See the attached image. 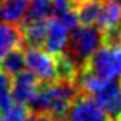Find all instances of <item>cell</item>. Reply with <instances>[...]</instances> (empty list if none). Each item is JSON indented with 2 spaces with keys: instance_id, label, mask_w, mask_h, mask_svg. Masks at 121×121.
I'll use <instances>...</instances> for the list:
<instances>
[{
  "instance_id": "cell-4",
  "label": "cell",
  "mask_w": 121,
  "mask_h": 121,
  "mask_svg": "<svg viewBox=\"0 0 121 121\" xmlns=\"http://www.w3.org/2000/svg\"><path fill=\"white\" fill-rule=\"evenodd\" d=\"M24 55H25V66L35 75L39 83H52L58 80L55 55L41 50L40 47H28Z\"/></svg>"
},
{
  "instance_id": "cell-16",
  "label": "cell",
  "mask_w": 121,
  "mask_h": 121,
  "mask_svg": "<svg viewBox=\"0 0 121 121\" xmlns=\"http://www.w3.org/2000/svg\"><path fill=\"white\" fill-rule=\"evenodd\" d=\"M50 12V0H30L27 18H47ZM25 18V19H27Z\"/></svg>"
},
{
  "instance_id": "cell-11",
  "label": "cell",
  "mask_w": 121,
  "mask_h": 121,
  "mask_svg": "<svg viewBox=\"0 0 121 121\" xmlns=\"http://www.w3.org/2000/svg\"><path fill=\"white\" fill-rule=\"evenodd\" d=\"M30 0H0V19L9 24H21L27 18Z\"/></svg>"
},
{
  "instance_id": "cell-21",
  "label": "cell",
  "mask_w": 121,
  "mask_h": 121,
  "mask_svg": "<svg viewBox=\"0 0 121 121\" xmlns=\"http://www.w3.org/2000/svg\"><path fill=\"white\" fill-rule=\"evenodd\" d=\"M120 83H121V78H120Z\"/></svg>"
},
{
  "instance_id": "cell-9",
  "label": "cell",
  "mask_w": 121,
  "mask_h": 121,
  "mask_svg": "<svg viewBox=\"0 0 121 121\" xmlns=\"http://www.w3.org/2000/svg\"><path fill=\"white\" fill-rule=\"evenodd\" d=\"M22 43L27 47H41L44 43L47 18H34V19H24L21 22Z\"/></svg>"
},
{
  "instance_id": "cell-6",
  "label": "cell",
  "mask_w": 121,
  "mask_h": 121,
  "mask_svg": "<svg viewBox=\"0 0 121 121\" xmlns=\"http://www.w3.org/2000/svg\"><path fill=\"white\" fill-rule=\"evenodd\" d=\"M93 98L111 121H121V83L120 78L108 81Z\"/></svg>"
},
{
  "instance_id": "cell-18",
  "label": "cell",
  "mask_w": 121,
  "mask_h": 121,
  "mask_svg": "<svg viewBox=\"0 0 121 121\" xmlns=\"http://www.w3.org/2000/svg\"><path fill=\"white\" fill-rule=\"evenodd\" d=\"M12 90V77L0 69V99L10 95Z\"/></svg>"
},
{
  "instance_id": "cell-7",
  "label": "cell",
  "mask_w": 121,
  "mask_h": 121,
  "mask_svg": "<svg viewBox=\"0 0 121 121\" xmlns=\"http://www.w3.org/2000/svg\"><path fill=\"white\" fill-rule=\"evenodd\" d=\"M69 37V30L66 28L62 21L56 16L47 18V30H46V37L43 47L47 53L50 55H59L62 53L68 43Z\"/></svg>"
},
{
  "instance_id": "cell-2",
  "label": "cell",
  "mask_w": 121,
  "mask_h": 121,
  "mask_svg": "<svg viewBox=\"0 0 121 121\" xmlns=\"http://www.w3.org/2000/svg\"><path fill=\"white\" fill-rule=\"evenodd\" d=\"M102 46V31L96 25H77L71 30L65 53L80 71L92 55Z\"/></svg>"
},
{
  "instance_id": "cell-15",
  "label": "cell",
  "mask_w": 121,
  "mask_h": 121,
  "mask_svg": "<svg viewBox=\"0 0 121 121\" xmlns=\"http://www.w3.org/2000/svg\"><path fill=\"white\" fill-rule=\"evenodd\" d=\"M28 109L25 105L13 102L8 109L0 112V121H27Z\"/></svg>"
},
{
  "instance_id": "cell-13",
  "label": "cell",
  "mask_w": 121,
  "mask_h": 121,
  "mask_svg": "<svg viewBox=\"0 0 121 121\" xmlns=\"http://www.w3.org/2000/svg\"><path fill=\"white\" fill-rule=\"evenodd\" d=\"M25 68H27L25 66V55H24V50L19 49V47L8 52L0 59V69L4 71L6 74H9L10 77L21 74Z\"/></svg>"
},
{
  "instance_id": "cell-19",
  "label": "cell",
  "mask_w": 121,
  "mask_h": 121,
  "mask_svg": "<svg viewBox=\"0 0 121 121\" xmlns=\"http://www.w3.org/2000/svg\"><path fill=\"white\" fill-rule=\"evenodd\" d=\"M27 121H58L49 112H39V111H28Z\"/></svg>"
},
{
  "instance_id": "cell-12",
  "label": "cell",
  "mask_w": 121,
  "mask_h": 121,
  "mask_svg": "<svg viewBox=\"0 0 121 121\" xmlns=\"http://www.w3.org/2000/svg\"><path fill=\"white\" fill-rule=\"evenodd\" d=\"M22 44V33L16 24L0 22V59Z\"/></svg>"
},
{
  "instance_id": "cell-3",
  "label": "cell",
  "mask_w": 121,
  "mask_h": 121,
  "mask_svg": "<svg viewBox=\"0 0 121 121\" xmlns=\"http://www.w3.org/2000/svg\"><path fill=\"white\" fill-rule=\"evenodd\" d=\"M81 69H87L104 81L121 78V44H102Z\"/></svg>"
},
{
  "instance_id": "cell-1",
  "label": "cell",
  "mask_w": 121,
  "mask_h": 121,
  "mask_svg": "<svg viewBox=\"0 0 121 121\" xmlns=\"http://www.w3.org/2000/svg\"><path fill=\"white\" fill-rule=\"evenodd\" d=\"M78 93L80 90L74 81L56 80L52 83H40L28 106L30 111L49 112L58 121H62Z\"/></svg>"
},
{
  "instance_id": "cell-5",
  "label": "cell",
  "mask_w": 121,
  "mask_h": 121,
  "mask_svg": "<svg viewBox=\"0 0 121 121\" xmlns=\"http://www.w3.org/2000/svg\"><path fill=\"white\" fill-rule=\"evenodd\" d=\"M62 121H111L92 95L78 93Z\"/></svg>"
},
{
  "instance_id": "cell-20",
  "label": "cell",
  "mask_w": 121,
  "mask_h": 121,
  "mask_svg": "<svg viewBox=\"0 0 121 121\" xmlns=\"http://www.w3.org/2000/svg\"><path fill=\"white\" fill-rule=\"evenodd\" d=\"M93 2H100L102 3V2H105V0H93Z\"/></svg>"
},
{
  "instance_id": "cell-17",
  "label": "cell",
  "mask_w": 121,
  "mask_h": 121,
  "mask_svg": "<svg viewBox=\"0 0 121 121\" xmlns=\"http://www.w3.org/2000/svg\"><path fill=\"white\" fill-rule=\"evenodd\" d=\"M80 0H50V12L53 16H60L66 12L75 10Z\"/></svg>"
},
{
  "instance_id": "cell-8",
  "label": "cell",
  "mask_w": 121,
  "mask_h": 121,
  "mask_svg": "<svg viewBox=\"0 0 121 121\" xmlns=\"http://www.w3.org/2000/svg\"><path fill=\"white\" fill-rule=\"evenodd\" d=\"M39 84L40 83L33 72L22 71L21 74L15 75L13 80H12V90H10L12 98L21 105H28V102L34 96Z\"/></svg>"
},
{
  "instance_id": "cell-10",
  "label": "cell",
  "mask_w": 121,
  "mask_h": 121,
  "mask_svg": "<svg viewBox=\"0 0 121 121\" xmlns=\"http://www.w3.org/2000/svg\"><path fill=\"white\" fill-rule=\"evenodd\" d=\"M96 27L102 33L121 28V0H105V2H102Z\"/></svg>"
},
{
  "instance_id": "cell-14",
  "label": "cell",
  "mask_w": 121,
  "mask_h": 121,
  "mask_svg": "<svg viewBox=\"0 0 121 121\" xmlns=\"http://www.w3.org/2000/svg\"><path fill=\"white\" fill-rule=\"evenodd\" d=\"M102 3L93 0H80L75 13L78 18V24L81 25H96V21L100 13Z\"/></svg>"
}]
</instances>
